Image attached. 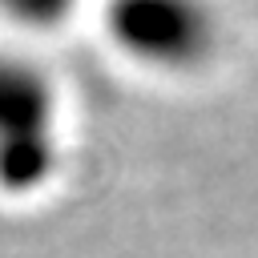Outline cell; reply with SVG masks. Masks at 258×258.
I'll use <instances>...</instances> for the list:
<instances>
[{
	"mask_svg": "<svg viewBox=\"0 0 258 258\" xmlns=\"http://www.w3.org/2000/svg\"><path fill=\"white\" fill-rule=\"evenodd\" d=\"M113 44L149 69H194L214 48V12L206 0H113L105 8Z\"/></svg>",
	"mask_w": 258,
	"mask_h": 258,
	"instance_id": "obj_1",
	"label": "cell"
},
{
	"mask_svg": "<svg viewBox=\"0 0 258 258\" xmlns=\"http://www.w3.org/2000/svg\"><path fill=\"white\" fill-rule=\"evenodd\" d=\"M48 85L32 64L0 56V145L8 161H16L48 125Z\"/></svg>",
	"mask_w": 258,
	"mask_h": 258,
	"instance_id": "obj_2",
	"label": "cell"
},
{
	"mask_svg": "<svg viewBox=\"0 0 258 258\" xmlns=\"http://www.w3.org/2000/svg\"><path fill=\"white\" fill-rule=\"evenodd\" d=\"M73 0H0V12L24 28H52L69 16Z\"/></svg>",
	"mask_w": 258,
	"mask_h": 258,
	"instance_id": "obj_3",
	"label": "cell"
}]
</instances>
